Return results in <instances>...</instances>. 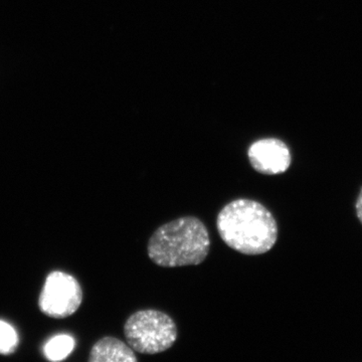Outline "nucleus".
<instances>
[{
	"instance_id": "obj_1",
	"label": "nucleus",
	"mask_w": 362,
	"mask_h": 362,
	"mask_svg": "<svg viewBox=\"0 0 362 362\" xmlns=\"http://www.w3.org/2000/svg\"><path fill=\"white\" fill-rule=\"evenodd\" d=\"M216 228L230 249L250 256L268 252L278 240V225L273 214L252 199L228 202L218 214Z\"/></svg>"
},
{
	"instance_id": "obj_2",
	"label": "nucleus",
	"mask_w": 362,
	"mask_h": 362,
	"mask_svg": "<svg viewBox=\"0 0 362 362\" xmlns=\"http://www.w3.org/2000/svg\"><path fill=\"white\" fill-rule=\"evenodd\" d=\"M211 240L206 226L195 216H182L159 226L149 239L147 252L163 268L197 266L206 259Z\"/></svg>"
},
{
	"instance_id": "obj_3",
	"label": "nucleus",
	"mask_w": 362,
	"mask_h": 362,
	"mask_svg": "<svg viewBox=\"0 0 362 362\" xmlns=\"http://www.w3.org/2000/svg\"><path fill=\"white\" fill-rule=\"evenodd\" d=\"M124 334L134 351L157 354L173 347L177 339V327L168 314L147 309L135 312L126 320Z\"/></svg>"
},
{
	"instance_id": "obj_4",
	"label": "nucleus",
	"mask_w": 362,
	"mask_h": 362,
	"mask_svg": "<svg viewBox=\"0 0 362 362\" xmlns=\"http://www.w3.org/2000/svg\"><path fill=\"white\" fill-rule=\"evenodd\" d=\"M82 302V288L77 279L65 272L49 274L40 296L42 313L52 318H66L78 311Z\"/></svg>"
},
{
	"instance_id": "obj_5",
	"label": "nucleus",
	"mask_w": 362,
	"mask_h": 362,
	"mask_svg": "<svg viewBox=\"0 0 362 362\" xmlns=\"http://www.w3.org/2000/svg\"><path fill=\"white\" fill-rule=\"evenodd\" d=\"M252 168L266 175H282L291 165V153L287 145L276 138L252 143L247 150Z\"/></svg>"
},
{
	"instance_id": "obj_6",
	"label": "nucleus",
	"mask_w": 362,
	"mask_h": 362,
	"mask_svg": "<svg viewBox=\"0 0 362 362\" xmlns=\"http://www.w3.org/2000/svg\"><path fill=\"white\" fill-rule=\"evenodd\" d=\"M90 362H136L137 357L129 344L115 337H104L90 350Z\"/></svg>"
},
{
	"instance_id": "obj_7",
	"label": "nucleus",
	"mask_w": 362,
	"mask_h": 362,
	"mask_svg": "<svg viewBox=\"0 0 362 362\" xmlns=\"http://www.w3.org/2000/svg\"><path fill=\"white\" fill-rule=\"evenodd\" d=\"M75 345V339L71 335H56L45 343L44 354L49 361H64L73 352Z\"/></svg>"
},
{
	"instance_id": "obj_8",
	"label": "nucleus",
	"mask_w": 362,
	"mask_h": 362,
	"mask_svg": "<svg viewBox=\"0 0 362 362\" xmlns=\"http://www.w3.org/2000/svg\"><path fill=\"white\" fill-rule=\"evenodd\" d=\"M18 334L11 324L0 320V354L8 356L18 346Z\"/></svg>"
},
{
	"instance_id": "obj_9",
	"label": "nucleus",
	"mask_w": 362,
	"mask_h": 362,
	"mask_svg": "<svg viewBox=\"0 0 362 362\" xmlns=\"http://www.w3.org/2000/svg\"><path fill=\"white\" fill-rule=\"evenodd\" d=\"M356 207L357 218H358V220L361 221V223H362V188L361 194H359L358 197H357Z\"/></svg>"
}]
</instances>
